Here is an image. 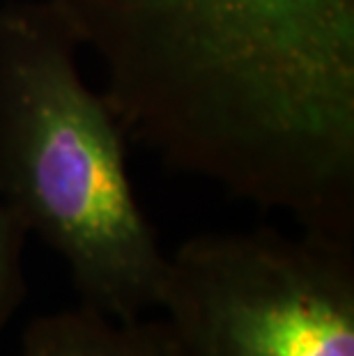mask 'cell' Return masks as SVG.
Instances as JSON below:
<instances>
[{"instance_id": "cell-1", "label": "cell", "mask_w": 354, "mask_h": 356, "mask_svg": "<svg viewBox=\"0 0 354 356\" xmlns=\"http://www.w3.org/2000/svg\"><path fill=\"white\" fill-rule=\"evenodd\" d=\"M54 5L0 12V191L63 257L81 306L115 320L159 308L168 255L134 195L115 122L81 81Z\"/></svg>"}, {"instance_id": "cell-2", "label": "cell", "mask_w": 354, "mask_h": 356, "mask_svg": "<svg viewBox=\"0 0 354 356\" xmlns=\"http://www.w3.org/2000/svg\"><path fill=\"white\" fill-rule=\"evenodd\" d=\"M159 308L184 356H354L352 260L329 232L193 237Z\"/></svg>"}, {"instance_id": "cell-3", "label": "cell", "mask_w": 354, "mask_h": 356, "mask_svg": "<svg viewBox=\"0 0 354 356\" xmlns=\"http://www.w3.org/2000/svg\"><path fill=\"white\" fill-rule=\"evenodd\" d=\"M19 356H184L163 320H115L81 306L44 315L24 333Z\"/></svg>"}, {"instance_id": "cell-4", "label": "cell", "mask_w": 354, "mask_h": 356, "mask_svg": "<svg viewBox=\"0 0 354 356\" xmlns=\"http://www.w3.org/2000/svg\"><path fill=\"white\" fill-rule=\"evenodd\" d=\"M28 230L0 191V329L24 301V244Z\"/></svg>"}]
</instances>
